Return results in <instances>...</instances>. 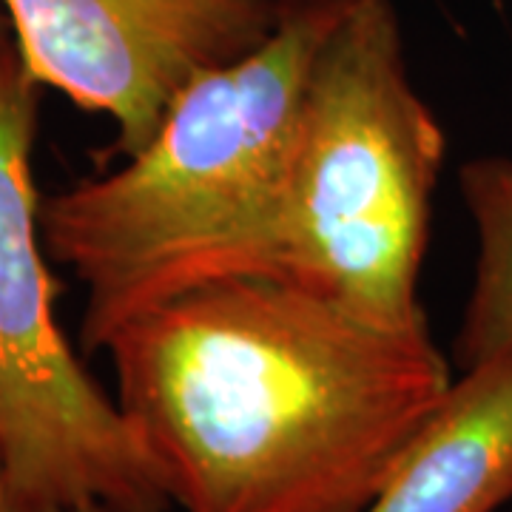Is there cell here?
<instances>
[{
    "label": "cell",
    "instance_id": "cell-1",
    "mask_svg": "<svg viewBox=\"0 0 512 512\" xmlns=\"http://www.w3.org/2000/svg\"><path fill=\"white\" fill-rule=\"evenodd\" d=\"M183 512H365L453 384L430 328H379L271 276L137 313L103 345Z\"/></svg>",
    "mask_w": 512,
    "mask_h": 512
},
{
    "label": "cell",
    "instance_id": "cell-2",
    "mask_svg": "<svg viewBox=\"0 0 512 512\" xmlns=\"http://www.w3.org/2000/svg\"><path fill=\"white\" fill-rule=\"evenodd\" d=\"M350 0H279L254 52L185 86L146 148L40 197L46 254L86 288L80 345L228 276H262L308 69Z\"/></svg>",
    "mask_w": 512,
    "mask_h": 512
},
{
    "label": "cell",
    "instance_id": "cell-3",
    "mask_svg": "<svg viewBox=\"0 0 512 512\" xmlns=\"http://www.w3.org/2000/svg\"><path fill=\"white\" fill-rule=\"evenodd\" d=\"M447 137L393 0H350L316 49L262 276L379 328H419V271Z\"/></svg>",
    "mask_w": 512,
    "mask_h": 512
},
{
    "label": "cell",
    "instance_id": "cell-4",
    "mask_svg": "<svg viewBox=\"0 0 512 512\" xmlns=\"http://www.w3.org/2000/svg\"><path fill=\"white\" fill-rule=\"evenodd\" d=\"M37 89L12 32L0 37V456L26 512H165L134 427L55 319L32 180Z\"/></svg>",
    "mask_w": 512,
    "mask_h": 512
},
{
    "label": "cell",
    "instance_id": "cell-5",
    "mask_svg": "<svg viewBox=\"0 0 512 512\" xmlns=\"http://www.w3.org/2000/svg\"><path fill=\"white\" fill-rule=\"evenodd\" d=\"M37 86L114 120L106 160L151 143L191 80L274 32L279 0H0Z\"/></svg>",
    "mask_w": 512,
    "mask_h": 512
},
{
    "label": "cell",
    "instance_id": "cell-6",
    "mask_svg": "<svg viewBox=\"0 0 512 512\" xmlns=\"http://www.w3.org/2000/svg\"><path fill=\"white\" fill-rule=\"evenodd\" d=\"M512 501V350L458 370L365 512H498Z\"/></svg>",
    "mask_w": 512,
    "mask_h": 512
},
{
    "label": "cell",
    "instance_id": "cell-7",
    "mask_svg": "<svg viewBox=\"0 0 512 512\" xmlns=\"http://www.w3.org/2000/svg\"><path fill=\"white\" fill-rule=\"evenodd\" d=\"M476 231V265L453 359L458 370L512 350V160L476 157L458 168Z\"/></svg>",
    "mask_w": 512,
    "mask_h": 512
},
{
    "label": "cell",
    "instance_id": "cell-8",
    "mask_svg": "<svg viewBox=\"0 0 512 512\" xmlns=\"http://www.w3.org/2000/svg\"><path fill=\"white\" fill-rule=\"evenodd\" d=\"M0 512H26L23 510V504L18 501V495H15L12 481H9L3 456H0Z\"/></svg>",
    "mask_w": 512,
    "mask_h": 512
},
{
    "label": "cell",
    "instance_id": "cell-9",
    "mask_svg": "<svg viewBox=\"0 0 512 512\" xmlns=\"http://www.w3.org/2000/svg\"><path fill=\"white\" fill-rule=\"evenodd\" d=\"M69 512H123L117 507H109V504H100V501H92V504H83V507H74Z\"/></svg>",
    "mask_w": 512,
    "mask_h": 512
},
{
    "label": "cell",
    "instance_id": "cell-10",
    "mask_svg": "<svg viewBox=\"0 0 512 512\" xmlns=\"http://www.w3.org/2000/svg\"><path fill=\"white\" fill-rule=\"evenodd\" d=\"M9 32H12V29H9V20H6V15H0V37H6Z\"/></svg>",
    "mask_w": 512,
    "mask_h": 512
},
{
    "label": "cell",
    "instance_id": "cell-11",
    "mask_svg": "<svg viewBox=\"0 0 512 512\" xmlns=\"http://www.w3.org/2000/svg\"><path fill=\"white\" fill-rule=\"evenodd\" d=\"M0 15H6V12H3V6H0Z\"/></svg>",
    "mask_w": 512,
    "mask_h": 512
}]
</instances>
